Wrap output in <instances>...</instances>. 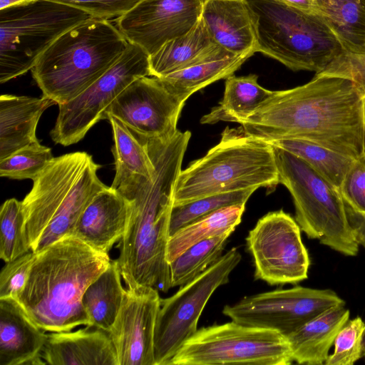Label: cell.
<instances>
[{"instance_id": "38", "label": "cell", "mask_w": 365, "mask_h": 365, "mask_svg": "<svg viewBox=\"0 0 365 365\" xmlns=\"http://www.w3.org/2000/svg\"><path fill=\"white\" fill-rule=\"evenodd\" d=\"M36 256L33 251L6 262L0 273V299H15L24 287Z\"/></svg>"}, {"instance_id": "24", "label": "cell", "mask_w": 365, "mask_h": 365, "mask_svg": "<svg viewBox=\"0 0 365 365\" xmlns=\"http://www.w3.org/2000/svg\"><path fill=\"white\" fill-rule=\"evenodd\" d=\"M345 305L331 307L286 336L294 361L300 364H324L331 346L349 319Z\"/></svg>"}, {"instance_id": "13", "label": "cell", "mask_w": 365, "mask_h": 365, "mask_svg": "<svg viewBox=\"0 0 365 365\" xmlns=\"http://www.w3.org/2000/svg\"><path fill=\"white\" fill-rule=\"evenodd\" d=\"M301 229L283 210L262 217L245 238L254 277L270 285L296 284L308 277L310 260Z\"/></svg>"}, {"instance_id": "25", "label": "cell", "mask_w": 365, "mask_h": 365, "mask_svg": "<svg viewBox=\"0 0 365 365\" xmlns=\"http://www.w3.org/2000/svg\"><path fill=\"white\" fill-rule=\"evenodd\" d=\"M345 52L365 54V0H314Z\"/></svg>"}, {"instance_id": "23", "label": "cell", "mask_w": 365, "mask_h": 365, "mask_svg": "<svg viewBox=\"0 0 365 365\" xmlns=\"http://www.w3.org/2000/svg\"><path fill=\"white\" fill-rule=\"evenodd\" d=\"M233 54L215 43L200 18L186 34L163 44L150 55V76L163 77L205 61Z\"/></svg>"}, {"instance_id": "30", "label": "cell", "mask_w": 365, "mask_h": 365, "mask_svg": "<svg viewBox=\"0 0 365 365\" xmlns=\"http://www.w3.org/2000/svg\"><path fill=\"white\" fill-rule=\"evenodd\" d=\"M254 53L249 52L205 61L160 78L170 91L186 101L196 91L234 75Z\"/></svg>"}, {"instance_id": "17", "label": "cell", "mask_w": 365, "mask_h": 365, "mask_svg": "<svg viewBox=\"0 0 365 365\" xmlns=\"http://www.w3.org/2000/svg\"><path fill=\"white\" fill-rule=\"evenodd\" d=\"M160 301L159 292L152 287L125 289L108 331L118 365H155L154 334Z\"/></svg>"}, {"instance_id": "4", "label": "cell", "mask_w": 365, "mask_h": 365, "mask_svg": "<svg viewBox=\"0 0 365 365\" xmlns=\"http://www.w3.org/2000/svg\"><path fill=\"white\" fill-rule=\"evenodd\" d=\"M101 168L92 155L77 151L53 158L33 180L21 201L31 251L71 235L93 197L108 187L98 176Z\"/></svg>"}, {"instance_id": "9", "label": "cell", "mask_w": 365, "mask_h": 365, "mask_svg": "<svg viewBox=\"0 0 365 365\" xmlns=\"http://www.w3.org/2000/svg\"><path fill=\"white\" fill-rule=\"evenodd\" d=\"M91 17L52 0H30L0 9V83L31 70L56 38Z\"/></svg>"}, {"instance_id": "40", "label": "cell", "mask_w": 365, "mask_h": 365, "mask_svg": "<svg viewBox=\"0 0 365 365\" xmlns=\"http://www.w3.org/2000/svg\"><path fill=\"white\" fill-rule=\"evenodd\" d=\"M283 2L285 4L289 6L309 11V12H316L315 11V5L314 0H279Z\"/></svg>"}, {"instance_id": "35", "label": "cell", "mask_w": 365, "mask_h": 365, "mask_svg": "<svg viewBox=\"0 0 365 365\" xmlns=\"http://www.w3.org/2000/svg\"><path fill=\"white\" fill-rule=\"evenodd\" d=\"M51 149L38 140L0 160V175L34 180L53 158Z\"/></svg>"}, {"instance_id": "1", "label": "cell", "mask_w": 365, "mask_h": 365, "mask_svg": "<svg viewBox=\"0 0 365 365\" xmlns=\"http://www.w3.org/2000/svg\"><path fill=\"white\" fill-rule=\"evenodd\" d=\"M236 123L266 142L302 139L354 159L365 154L362 98L344 78L315 75L304 85L273 91Z\"/></svg>"}, {"instance_id": "39", "label": "cell", "mask_w": 365, "mask_h": 365, "mask_svg": "<svg viewBox=\"0 0 365 365\" xmlns=\"http://www.w3.org/2000/svg\"><path fill=\"white\" fill-rule=\"evenodd\" d=\"M81 9L94 18L109 19L119 17L138 0H52Z\"/></svg>"}, {"instance_id": "44", "label": "cell", "mask_w": 365, "mask_h": 365, "mask_svg": "<svg viewBox=\"0 0 365 365\" xmlns=\"http://www.w3.org/2000/svg\"><path fill=\"white\" fill-rule=\"evenodd\" d=\"M202 1L204 2V1H207V0H202Z\"/></svg>"}, {"instance_id": "18", "label": "cell", "mask_w": 365, "mask_h": 365, "mask_svg": "<svg viewBox=\"0 0 365 365\" xmlns=\"http://www.w3.org/2000/svg\"><path fill=\"white\" fill-rule=\"evenodd\" d=\"M129 201L110 186L98 192L78 220L71 235L94 250L108 254L125 232Z\"/></svg>"}, {"instance_id": "3", "label": "cell", "mask_w": 365, "mask_h": 365, "mask_svg": "<svg viewBox=\"0 0 365 365\" xmlns=\"http://www.w3.org/2000/svg\"><path fill=\"white\" fill-rule=\"evenodd\" d=\"M110 261L108 254L73 235L65 236L36 254L26 284L14 299L46 331L90 326L82 297Z\"/></svg>"}, {"instance_id": "20", "label": "cell", "mask_w": 365, "mask_h": 365, "mask_svg": "<svg viewBox=\"0 0 365 365\" xmlns=\"http://www.w3.org/2000/svg\"><path fill=\"white\" fill-rule=\"evenodd\" d=\"M41 357L51 365H118L108 332L90 326L48 334Z\"/></svg>"}, {"instance_id": "14", "label": "cell", "mask_w": 365, "mask_h": 365, "mask_svg": "<svg viewBox=\"0 0 365 365\" xmlns=\"http://www.w3.org/2000/svg\"><path fill=\"white\" fill-rule=\"evenodd\" d=\"M339 305H345V302L331 289L295 286L245 297L232 305L225 306L222 314L239 324L287 336Z\"/></svg>"}, {"instance_id": "26", "label": "cell", "mask_w": 365, "mask_h": 365, "mask_svg": "<svg viewBox=\"0 0 365 365\" xmlns=\"http://www.w3.org/2000/svg\"><path fill=\"white\" fill-rule=\"evenodd\" d=\"M113 131L115 175L111 187L120 186L134 180L150 179L155 173L154 164L144 143L122 121L108 115Z\"/></svg>"}, {"instance_id": "15", "label": "cell", "mask_w": 365, "mask_h": 365, "mask_svg": "<svg viewBox=\"0 0 365 365\" xmlns=\"http://www.w3.org/2000/svg\"><path fill=\"white\" fill-rule=\"evenodd\" d=\"M185 102L160 78L143 76L112 101L104 115L105 119L115 117L139 137L168 140L178 131L177 123Z\"/></svg>"}, {"instance_id": "36", "label": "cell", "mask_w": 365, "mask_h": 365, "mask_svg": "<svg viewBox=\"0 0 365 365\" xmlns=\"http://www.w3.org/2000/svg\"><path fill=\"white\" fill-rule=\"evenodd\" d=\"M365 323L361 317L351 319L338 332L334 350L329 355L326 365H353L362 357L361 343Z\"/></svg>"}, {"instance_id": "29", "label": "cell", "mask_w": 365, "mask_h": 365, "mask_svg": "<svg viewBox=\"0 0 365 365\" xmlns=\"http://www.w3.org/2000/svg\"><path fill=\"white\" fill-rule=\"evenodd\" d=\"M245 204L220 208L178 230L168 240L166 259L172 262L191 246L205 240L232 234L241 222Z\"/></svg>"}, {"instance_id": "12", "label": "cell", "mask_w": 365, "mask_h": 365, "mask_svg": "<svg viewBox=\"0 0 365 365\" xmlns=\"http://www.w3.org/2000/svg\"><path fill=\"white\" fill-rule=\"evenodd\" d=\"M149 54L129 43L117 61L99 78L71 101L58 106L51 137L55 143L68 146L81 140L105 110L133 81L150 76Z\"/></svg>"}, {"instance_id": "22", "label": "cell", "mask_w": 365, "mask_h": 365, "mask_svg": "<svg viewBox=\"0 0 365 365\" xmlns=\"http://www.w3.org/2000/svg\"><path fill=\"white\" fill-rule=\"evenodd\" d=\"M55 104L43 96H0V160L38 140L36 135L38 120L42 113Z\"/></svg>"}, {"instance_id": "2", "label": "cell", "mask_w": 365, "mask_h": 365, "mask_svg": "<svg viewBox=\"0 0 365 365\" xmlns=\"http://www.w3.org/2000/svg\"><path fill=\"white\" fill-rule=\"evenodd\" d=\"M191 137L188 130L169 140L141 138L155 166L150 179L142 178L118 190L130 203L127 226L117 261L128 288H154L166 293L171 287L166 259L174 190Z\"/></svg>"}, {"instance_id": "19", "label": "cell", "mask_w": 365, "mask_h": 365, "mask_svg": "<svg viewBox=\"0 0 365 365\" xmlns=\"http://www.w3.org/2000/svg\"><path fill=\"white\" fill-rule=\"evenodd\" d=\"M44 331L16 299H0V365L46 364L41 357Z\"/></svg>"}, {"instance_id": "5", "label": "cell", "mask_w": 365, "mask_h": 365, "mask_svg": "<svg viewBox=\"0 0 365 365\" xmlns=\"http://www.w3.org/2000/svg\"><path fill=\"white\" fill-rule=\"evenodd\" d=\"M128 42L109 19L91 17L43 51L31 74L43 96L59 106L84 91L120 58Z\"/></svg>"}, {"instance_id": "27", "label": "cell", "mask_w": 365, "mask_h": 365, "mask_svg": "<svg viewBox=\"0 0 365 365\" xmlns=\"http://www.w3.org/2000/svg\"><path fill=\"white\" fill-rule=\"evenodd\" d=\"M117 259L86 288L82 304L91 322L90 327L109 331L120 309L125 289L121 282Z\"/></svg>"}, {"instance_id": "41", "label": "cell", "mask_w": 365, "mask_h": 365, "mask_svg": "<svg viewBox=\"0 0 365 365\" xmlns=\"http://www.w3.org/2000/svg\"><path fill=\"white\" fill-rule=\"evenodd\" d=\"M0 9L30 0H0Z\"/></svg>"}, {"instance_id": "8", "label": "cell", "mask_w": 365, "mask_h": 365, "mask_svg": "<svg viewBox=\"0 0 365 365\" xmlns=\"http://www.w3.org/2000/svg\"><path fill=\"white\" fill-rule=\"evenodd\" d=\"M273 147L279 183L292 197L295 220L301 230L341 254L356 256L359 244L340 192L304 160Z\"/></svg>"}, {"instance_id": "32", "label": "cell", "mask_w": 365, "mask_h": 365, "mask_svg": "<svg viewBox=\"0 0 365 365\" xmlns=\"http://www.w3.org/2000/svg\"><path fill=\"white\" fill-rule=\"evenodd\" d=\"M231 234L200 242L169 263L171 287H182L202 274L222 256Z\"/></svg>"}, {"instance_id": "7", "label": "cell", "mask_w": 365, "mask_h": 365, "mask_svg": "<svg viewBox=\"0 0 365 365\" xmlns=\"http://www.w3.org/2000/svg\"><path fill=\"white\" fill-rule=\"evenodd\" d=\"M255 24L256 51L293 71H323L344 51L316 12L279 0H246Z\"/></svg>"}, {"instance_id": "21", "label": "cell", "mask_w": 365, "mask_h": 365, "mask_svg": "<svg viewBox=\"0 0 365 365\" xmlns=\"http://www.w3.org/2000/svg\"><path fill=\"white\" fill-rule=\"evenodd\" d=\"M201 19L212 41L227 51L257 52L255 24L246 0H207Z\"/></svg>"}, {"instance_id": "6", "label": "cell", "mask_w": 365, "mask_h": 365, "mask_svg": "<svg viewBox=\"0 0 365 365\" xmlns=\"http://www.w3.org/2000/svg\"><path fill=\"white\" fill-rule=\"evenodd\" d=\"M279 184L274 147L228 126L220 142L182 170L174 190V205L223 192L264 187L269 192Z\"/></svg>"}, {"instance_id": "16", "label": "cell", "mask_w": 365, "mask_h": 365, "mask_svg": "<svg viewBox=\"0 0 365 365\" xmlns=\"http://www.w3.org/2000/svg\"><path fill=\"white\" fill-rule=\"evenodd\" d=\"M202 0H138L115 20L128 42L149 56L192 29L200 19Z\"/></svg>"}, {"instance_id": "11", "label": "cell", "mask_w": 365, "mask_h": 365, "mask_svg": "<svg viewBox=\"0 0 365 365\" xmlns=\"http://www.w3.org/2000/svg\"><path fill=\"white\" fill-rule=\"evenodd\" d=\"M241 259L238 249L232 247L173 295L161 299L154 334L155 365H169L185 341L196 332L208 300L218 287L229 282Z\"/></svg>"}, {"instance_id": "43", "label": "cell", "mask_w": 365, "mask_h": 365, "mask_svg": "<svg viewBox=\"0 0 365 365\" xmlns=\"http://www.w3.org/2000/svg\"><path fill=\"white\" fill-rule=\"evenodd\" d=\"M361 354L362 357H365V329L363 334L362 343H361Z\"/></svg>"}, {"instance_id": "37", "label": "cell", "mask_w": 365, "mask_h": 365, "mask_svg": "<svg viewBox=\"0 0 365 365\" xmlns=\"http://www.w3.org/2000/svg\"><path fill=\"white\" fill-rule=\"evenodd\" d=\"M315 75L348 79L354 83L361 98L365 96V54L344 51Z\"/></svg>"}, {"instance_id": "34", "label": "cell", "mask_w": 365, "mask_h": 365, "mask_svg": "<svg viewBox=\"0 0 365 365\" xmlns=\"http://www.w3.org/2000/svg\"><path fill=\"white\" fill-rule=\"evenodd\" d=\"M256 187L210 195L196 200L173 205L170 221V236L182 227L224 207L246 204Z\"/></svg>"}, {"instance_id": "33", "label": "cell", "mask_w": 365, "mask_h": 365, "mask_svg": "<svg viewBox=\"0 0 365 365\" xmlns=\"http://www.w3.org/2000/svg\"><path fill=\"white\" fill-rule=\"evenodd\" d=\"M31 250L22 202L8 199L0 210V257L9 262Z\"/></svg>"}, {"instance_id": "31", "label": "cell", "mask_w": 365, "mask_h": 365, "mask_svg": "<svg viewBox=\"0 0 365 365\" xmlns=\"http://www.w3.org/2000/svg\"><path fill=\"white\" fill-rule=\"evenodd\" d=\"M304 160L339 192L346 174L354 158L315 143L296 138L267 142Z\"/></svg>"}, {"instance_id": "42", "label": "cell", "mask_w": 365, "mask_h": 365, "mask_svg": "<svg viewBox=\"0 0 365 365\" xmlns=\"http://www.w3.org/2000/svg\"><path fill=\"white\" fill-rule=\"evenodd\" d=\"M363 123L365 133V96L362 98Z\"/></svg>"}, {"instance_id": "28", "label": "cell", "mask_w": 365, "mask_h": 365, "mask_svg": "<svg viewBox=\"0 0 365 365\" xmlns=\"http://www.w3.org/2000/svg\"><path fill=\"white\" fill-rule=\"evenodd\" d=\"M258 76H230L226 78L225 91L218 106L200 120L202 124H213L219 121L235 122L257 109L267 99L272 91L261 86Z\"/></svg>"}, {"instance_id": "10", "label": "cell", "mask_w": 365, "mask_h": 365, "mask_svg": "<svg viewBox=\"0 0 365 365\" xmlns=\"http://www.w3.org/2000/svg\"><path fill=\"white\" fill-rule=\"evenodd\" d=\"M293 361L285 336L232 320L197 329L169 365H289Z\"/></svg>"}]
</instances>
